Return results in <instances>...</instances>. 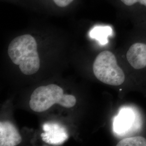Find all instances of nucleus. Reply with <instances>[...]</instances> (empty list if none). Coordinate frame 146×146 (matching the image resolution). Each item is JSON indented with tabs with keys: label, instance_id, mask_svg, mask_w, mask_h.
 Returning <instances> with one entry per match:
<instances>
[{
	"label": "nucleus",
	"instance_id": "obj_9",
	"mask_svg": "<svg viewBox=\"0 0 146 146\" xmlns=\"http://www.w3.org/2000/svg\"><path fill=\"white\" fill-rule=\"evenodd\" d=\"M117 146H146V139L142 136L125 138L118 142Z\"/></svg>",
	"mask_w": 146,
	"mask_h": 146
},
{
	"label": "nucleus",
	"instance_id": "obj_5",
	"mask_svg": "<svg viewBox=\"0 0 146 146\" xmlns=\"http://www.w3.org/2000/svg\"><path fill=\"white\" fill-rule=\"evenodd\" d=\"M127 58L131 66L135 69L146 67V44L137 42L133 44L127 53Z\"/></svg>",
	"mask_w": 146,
	"mask_h": 146
},
{
	"label": "nucleus",
	"instance_id": "obj_11",
	"mask_svg": "<svg viewBox=\"0 0 146 146\" xmlns=\"http://www.w3.org/2000/svg\"><path fill=\"white\" fill-rule=\"evenodd\" d=\"M52 4L58 8H66L71 5L75 0H49Z\"/></svg>",
	"mask_w": 146,
	"mask_h": 146
},
{
	"label": "nucleus",
	"instance_id": "obj_7",
	"mask_svg": "<svg viewBox=\"0 0 146 146\" xmlns=\"http://www.w3.org/2000/svg\"><path fill=\"white\" fill-rule=\"evenodd\" d=\"M43 129L45 131H48L47 133L42 134L43 140L46 141L48 143L52 144L60 143L68 137L66 133L64 132L62 128H60L55 125H45L43 127Z\"/></svg>",
	"mask_w": 146,
	"mask_h": 146
},
{
	"label": "nucleus",
	"instance_id": "obj_3",
	"mask_svg": "<svg viewBox=\"0 0 146 146\" xmlns=\"http://www.w3.org/2000/svg\"><path fill=\"white\" fill-rule=\"evenodd\" d=\"M93 72L96 78L104 84L120 86L125 81V74L118 66L113 52L105 50L100 52L93 64Z\"/></svg>",
	"mask_w": 146,
	"mask_h": 146
},
{
	"label": "nucleus",
	"instance_id": "obj_10",
	"mask_svg": "<svg viewBox=\"0 0 146 146\" xmlns=\"http://www.w3.org/2000/svg\"><path fill=\"white\" fill-rule=\"evenodd\" d=\"M120 1L127 7H140L146 9V0H120Z\"/></svg>",
	"mask_w": 146,
	"mask_h": 146
},
{
	"label": "nucleus",
	"instance_id": "obj_6",
	"mask_svg": "<svg viewBox=\"0 0 146 146\" xmlns=\"http://www.w3.org/2000/svg\"><path fill=\"white\" fill-rule=\"evenodd\" d=\"M134 120L135 115L132 110L128 108L122 109L114 119V131L118 134L123 133L131 128Z\"/></svg>",
	"mask_w": 146,
	"mask_h": 146
},
{
	"label": "nucleus",
	"instance_id": "obj_2",
	"mask_svg": "<svg viewBox=\"0 0 146 146\" xmlns=\"http://www.w3.org/2000/svg\"><path fill=\"white\" fill-rule=\"evenodd\" d=\"M76 103L74 96L64 94L62 88L56 84H50L35 89L31 96L29 106L33 111L41 113L49 109L54 104L69 108Z\"/></svg>",
	"mask_w": 146,
	"mask_h": 146
},
{
	"label": "nucleus",
	"instance_id": "obj_8",
	"mask_svg": "<svg viewBox=\"0 0 146 146\" xmlns=\"http://www.w3.org/2000/svg\"><path fill=\"white\" fill-rule=\"evenodd\" d=\"M112 29L110 26H97L90 32V36L98 40L101 45L108 43V37L112 34Z\"/></svg>",
	"mask_w": 146,
	"mask_h": 146
},
{
	"label": "nucleus",
	"instance_id": "obj_4",
	"mask_svg": "<svg viewBox=\"0 0 146 146\" xmlns=\"http://www.w3.org/2000/svg\"><path fill=\"white\" fill-rule=\"evenodd\" d=\"M22 141V137L15 125L9 121L0 123V146H16Z\"/></svg>",
	"mask_w": 146,
	"mask_h": 146
},
{
	"label": "nucleus",
	"instance_id": "obj_1",
	"mask_svg": "<svg viewBox=\"0 0 146 146\" xmlns=\"http://www.w3.org/2000/svg\"><path fill=\"white\" fill-rule=\"evenodd\" d=\"M8 53L12 62L19 66L22 73L31 75L36 73L40 67L35 38L30 34L16 37L11 41Z\"/></svg>",
	"mask_w": 146,
	"mask_h": 146
}]
</instances>
